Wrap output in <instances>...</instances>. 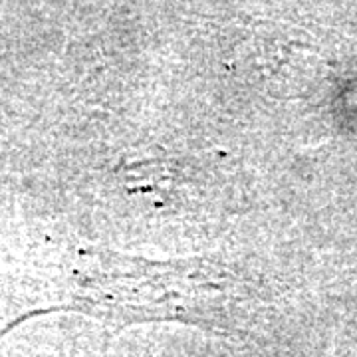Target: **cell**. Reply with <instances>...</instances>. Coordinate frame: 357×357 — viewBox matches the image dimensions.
I'll return each instance as SVG.
<instances>
[{"label":"cell","mask_w":357,"mask_h":357,"mask_svg":"<svg viewBox=\"0 0 357 357\" xmlns=\"http://www.w3.org/2000/svg\"><path fill=\"white\" fill-rule=\"evenodd\" d=\"M103 272L102 312L126 321L177 319L189 324L220 321L238 312L244 294L229 268L211 260L112 258Z\"/></svg>","instance_id":"obj_1"}]
</instances>
